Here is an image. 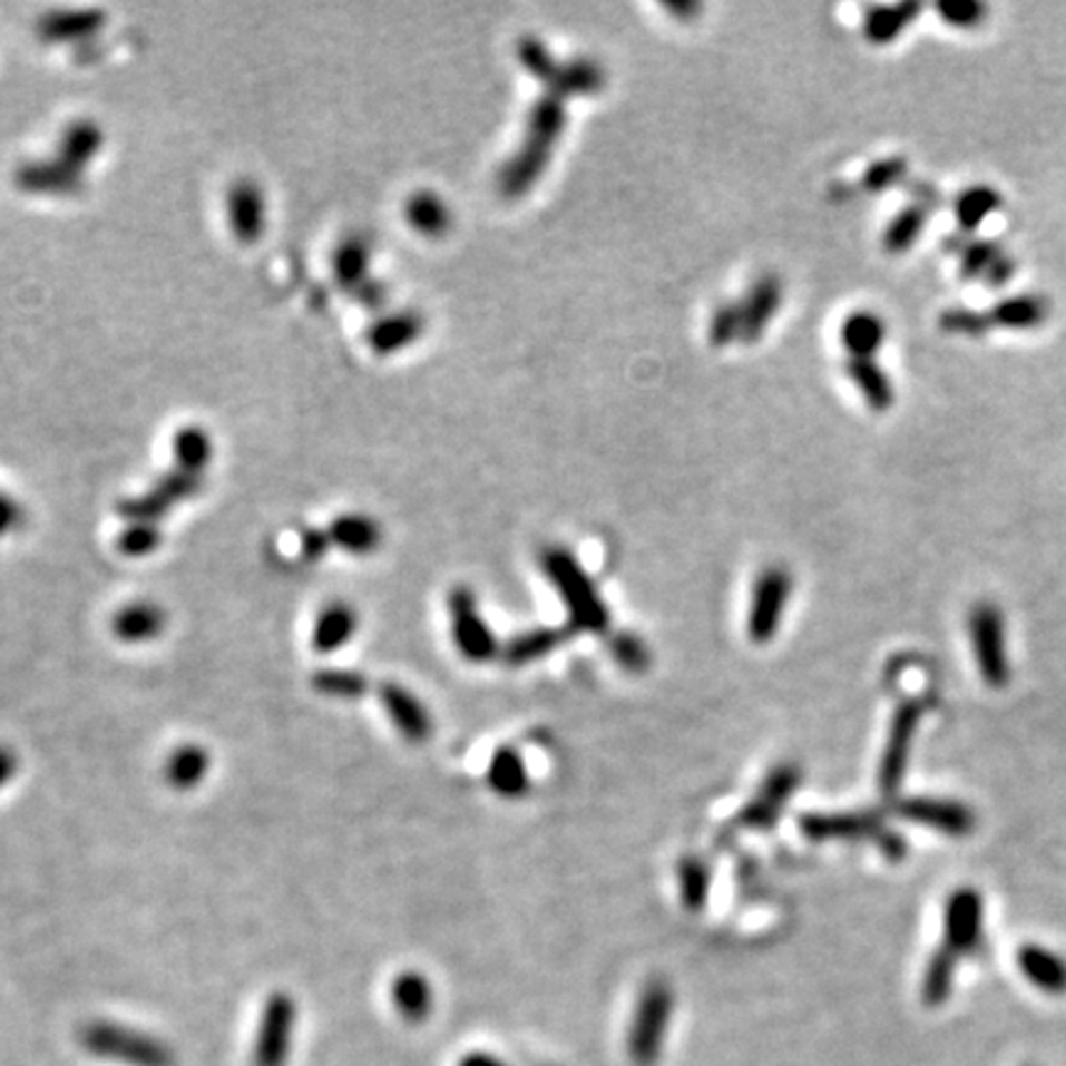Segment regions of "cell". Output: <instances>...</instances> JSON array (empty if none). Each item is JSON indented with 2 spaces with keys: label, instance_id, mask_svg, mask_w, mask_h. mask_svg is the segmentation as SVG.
<instances>
[{
  "label": "cell",
  "instance_id": "cell-35",
  "mask_svg": "<svg viewBox=\"0 0 1066 1066\" xmlns=\"http://www.w3.org/2000/svg\"><path fill=\"white\" fill-rule=\"evenodd\" d=\"M938 326L948 331V334H958L968 339L988 336V331L992 329L988 312H978V309H968V306L946 309V312H941V316H938Z\"/></svg>",
  "mask_w": 1066,
  "mask_h": 1066
},
{
  "label": "cell",
  "instance_id": "cell-46",
  "mask_svg": "<svg viewBox=\"0 0 1066 1066\" xmlns=\"http://www.w3.org/2000/svg\"><path fill=\"white\" fill-rule=\"evenodd\" d=\"M16 771H18L16 753L10 751V749H6V746H0V788L13 781Z\"/></svg>",
  "mask_w": 1066,
  "mask_h": 1066
},
{
  "label": "cell",
  "instance_id": "cell-15",
  "mask_svg": "<svg viewBox=\"0 0 1066 1066\" xmlns=\"http://www.w3.org/2000/svg\"><path fill=\"white\" fill-rule=\"evenodd\" d=\"M783 302V284L775 274H765L759 282L751 286V292L746 296V302L741 304V319H743V331H741V341L755 343L761 336L765 326L771 324L778 309H781Z\"/></svg>",
  "mask_w": 1066,
  "mask_h": 1066
},
{
  "label": "cell",
  "instance_id": "cell-40",
  "mask_svg": "<svg viewBox=\"0 0 1066 1066\" xmlns=\"http://www.w3.org/2000/svg\"><path fill=\"white\" fill-rule=\"evenodd\" d=\"M936 13L941 16V20L948 22L950 28L970 30L980 26L985 16H988V8L978 3V0H946V3L936 6Z\"/></svg>",
  "mask_w": 1066,
  "mask_h": 1066
},
{
  "label": "cell",
  "instance_id": "cell-47",
  "mask_svg": "<svg viewBox=\"0 0 1066 1066\" xmlns=\"http://www.w3.org/2000/svg\"><path fill=\"white\" fill-rule=\"evenodd\" d=\"M664 8L672 10V13L679 16L682 20H690L698 13V3H692V0H672V3H664Z\"/></svg>",
  "mask_w": 1066,
  "mask_h": 1066
},
{
  "label": "cell",
  "instance_id": "cell-36",
  "mask_svg": "<svg viewBox=\"0 0 1066 1066\" xmlns=\"http://www.w3.org/2000/svg\"><path fill=\"white\" fill-rule=\"evenodd\" d=\"M516 55H519V62L524 65V70L548 87V82H551L560 65L551 55V50H548L538 38L526 36L519 40V45H516Z\"/></svg>",
  "mask_w": 1066,
  "mask_h": 1066
},
{
  "label": "cell",
  "instance_id": "cell-11",
  "mask_svg": "<svg viewBox=\"0 0 1066 1066\" xmlns=\"http://www.w3.org/2000/svg\"><path fill=\"white\" fill-rule=\"evenodd\" d=\"M800 832L808 840H877L884 832L877 812H810L800 818Z\"/></svg>",
  "mask_w": 1066,
  "mask_h": 1066
},
{
  "label": "cell",
  "instance_id": "cell-17",
  "mask_svg": "<svg viewBox=\"0 0 1066 1066\" xmlns=\"http://www.w3.org/2000/svg\"><path fill=\"white\" fill-rule=\"evenodd\" d=\"M992 329L1027 331L1037 329L1049 319V302L1039 294H1015L997 302L990 312Z\"/></svg>",
  "mask_w": 1066,
  "mask_h": 1066
},
{
  "label": "cell",
  "instance_id": "cell-31",
  "mask_svg": "<svg viewBox=\"0 0 1066 1066\" xmlns=\"http://www.w3.org/2000/svg\"><path fill=\"white\" fill-rule=\"evenodd\" d=\"M312 686L331 698H361L369 692V679L353 669H321L312 676Z\"/></svg>",
  "mask_w": 1066,
  "mask_h": 1066
},
{
  "label": "cell",
  "instance_id": "cell-33",
  "mask_svg": "<svg viewBox=\"0 0 1066 1066\" xmlns=\"http://www.w3.org/2000/svg\"><path fill=\"white\" fill-rule=\"evenodd\" d=\"M334 538L341 548L351 554H371L373 548L381 544V531L378 526L363 516H351V519H341L334 526Z\"/></svg>",
  "mask_w": 1066,
  "mask_h": 1066
},
{
  "label": "cell",
  "instance_id": "cell-45",
  "mask_svg": "<svg viewBox=\"0 0 1066 1066\" xmlns=\"http://www.w3.org/2000/svg\"><path fill=\"white\" fill-rule=\"evenodd\" d=\"M874 842H877V847L881 850V854H884L887 859H891V862H899V859H903V854H907V842L901 840V834L891 832V830L881 832Z\"/></svg>",
  "mask_w": 1066,
  "mask_h": 1066
},
{
  "label": "cell",
  "instance_id": "cell-29",
  "mask_svg": "<svg viewBox=\"0 0 1066 1066\" xmlns=\"http://www.w3.org/2000/svg\"><path fill=\"white\" fill-rule=\"evenodd\" d=\"M928 213L931 211H926L916 203L897 213V217L887 225L884 237H881V245H884L889 255H901V252H907L916 245V239L921 237L923 227L928 223Z\"/></svg>",
  "mask_w": 1066,
  "mask_h": 1066
},
{
  "label": "cell",
  "instance_id": "cell-48",
  "mask_svg": "<svg viewBox=\"0 0 1066 1066\" xmlns=\"http://www.w3.org/2000/svg\"><path fill=\"white\" fill-rule=\"evenodd\" d=\"M460 1066H507L501 1059L497 1057H491V1054H485V1052H472V1054H467V1057H462Z\"/></svg>",
  "mask_w": 1066,
  "mask_h": 1066
},
{
  "label": "cell",
  "instance_id": "cell-44",
  "mask_svg": "<svg viewBox=\"0 0 1066 1066\" xmlns=\"http://www.w3.org/2000/svg\"><path fill=\"white\" fill-rule=\"evenodd\" d=\"M156 541H158L156 534H151L148 529H134L124 536L121 548L129 556H144L146 551H151Z\"/></svg>",
  "mask_w": 1066,
  "mask_h": 1066
},
{
  "label": "cell",
  "instance_id": "cell-34",
  "mask_svg": "<svg viewBox=\"0 0 1066 1066\" xmlns=\"http://www.w3.org/2000/svg\"><path fill=\"white\" fill-rule=\"evenodd\" d=\"M956 953H950L946 946H941L933 953V958L928 960V970L923 978V997L928 1003H941L943 997L950 992V982H953V970H956Z\"/></svg>",
  "mask_w": 1066,
  "mask_h": 1066
},
{
  "label": "cell",
  "instance_id": "cell-37",
  "mask_svg": "<svg viewBox=\"0 0 1066 1066\" xmlns=\"http://www.w3.org/2000/svg\"><path fill=\"white\" fill-rule=\"evenodd\" d=\"M1003 255V245L995 239H970V245L960 252V280L976 282L982 280L992 262Z\"/></svg>",
  "mask_w": 1066,
  "mask_h": 1066
},
{
  "label": "cell",
  "instance_id": "cell-7",
  "mask_svg": "<svg viewBox=\"0 0 1066 1066\" xmlns=\"http://www.w3.org/2000/svg\"><path fill=\"white\" fill-rule=\"evenodd\" d=\"M923 711H926V702H919V698H909V702H903L897 708V714H893V718H891L887 749H884V755H881V763H879V790L887 798L897 795L903 775H907V765H909V759H911V746H913L916 731H919V721L923 716Z\"/></svg>",
  "mask_w": 1066,
  "mask_h": 1066
},
{
  "label": "cell",
  "instance_id": "cell-2",
  "mask_svg": "<svg viewBox=\"0 0 1066 1066\" xmlns=\"http://www.w3.org/2000/svg\"><path fill=\"white\" fill-rule=\"evenodd\" d=\"M541 568L566 605L570 627L583 633H605L610 615L580 560L566 548L554 546L541 554Z\"/></svg>",
  "mask_w": 1066,
  "mask_h": 1066
},
{
  "label": "cell",
  "instance_id": "cell-25",
  "mask_svg": "<svg viewBox=\"0 0 1066 1066\" xmlns=\"http://www.w3.org/2000/svg\"><path fill=\"white\" fill-rule=\"evenodd\" d=\"M391 997L395 1010L408 1023H422L432 1010V988L426 976L420 972H400L391 985Z\"/></svg>",
  "mask_w": 1066,
  "mask_h": 1066
},
{
  "label": "cell",
  "instance_id": "cell-27",
  "mask_svg": "<svg viewBox=\"0 0 1066 1066\" xmlns=\"http://www.w3.org/2000/svg\"><path fill=\"white\" fill-rule=\"evenodd\" d=\"M1017 960L1025 976L1031 982H1037L1041 990H1049V992L1066 990V962L1059 956H1054L1052 950L1039 948V946H1023Z\"/></svg>",
  "mask_w": 1066,
  "mask_h": 1066
},
{
  "label": "cell",
  "instance_id": "cell-32",
  "mask_svg": "<svg viewBox=\"0 0 1066 1066\" xmlns=\"http://www.w3.org/2000/svg\"><path fill=\"white\" fill-rule=\"evenodd\" d=\"M408 217L412 227H418V231L426 235H442L447 227H450V211H447V205L438 196H430V193L412 196L408 205Z\"/></svg>",
  "mask_w": 1066,
  "mask_h": 1066
},
{
  "label": "cell",
  "instance_id": "cell-12",
  "mask_svg": "<svg viewBox=\"0 0 1066 1066\" xmlns=\"http://www.w3.org/2000/svg\"><path fill=\"white\" fill-rule=\"evenodd\" d=\"M798 783H800L798 765H778L775 771L765 778L761 793L741 810L739 822L749 830L771 828V824L778 820V815H781L785 802L793 798Z\"/></svg>",
  "mask_w": 1066,
  "mask_h": 1066
},
{
  "label": "cell",
  "instance_id": "cell-8",
  "mask_svg": "<svg viewBox=\"0 0 1066 1066\" xmlns=\"http://www.w3.org/2000/svg\"><path fill=\"white\" fill-rule=\"evenodd\" d=\"M296 1019V1005L286 992L267 997L265 1010L260 1017L255 1049H252V1066H284L290 1057L292 1031Z\"/></svg>",
  "mask_w": 1066,
  "mask_h": 1066
},
{
  "label": "cell",
  "instance_id": "cell-41",
  "mask_svg": "<svg viewBox=\"0 0 1066 1066\" xmlns=\"http://www.w3.org/2000/svg\"><path fill=\"white\" fill-rule=\"evenodd\" d=\"M615 662L627 672H645L649 667V649L637 635L620 633L610 639Z\"/></svg>",
  "mask_w": 1066,
  "mask_h": 1066
},
{
  "label": "cell",
  "instance_id": "cell-16",
  "mask_svg": "<svg viewBox=\"0 0 1066 1066\" xmlns=\"http://www.w3.org/2000/svg\"><path fill=\"white\" fill-rule=\"evenodd\" d=\"M166 629V613L154 603H131L124 605L121 610L111 617V633L121 642L129 645H141V642H151Z\"/></svg>",
  "mask_w": 1066,
  "mask_h": 1066
},
{
  "label": "cell",
  "instance_id": "cell-30",
  "mask_svg": "<svg viewBox=\"0 0 1066 1066\" xmlns=\"http://www.w3.org/2000/svg\"><path fill=\"white\" fill-rule=\"evenodd\" d=\"M679 889L686 911H702L708 901L711 874L708 867L696 857H684L679 862Z\"/></svg>",
  "mask_w": 1066,
  "mask_h": 1066
},
{
  "label": "cell",
  "instance_id": "cell-18",
  "mask_svg": "<svg viewBox=\"0 0 1066 1066\" xmlns=\"http://www.w3.org/2000/svg\"><path fill=\"white\" fill-rule=\"evenodd\" d=\"M359 629V615H355L349 603H329L324 610L319 613L312 633V645L321 655H331V652L341 649Z\"/></svg>",
  "mask_w": 1066,
  "mask_h": 1066
},
{
  "label": "cell",
  "instance_id": "cell-4",
  "mask_svg": "<svg viewBox=\"0 0 1066 1066\" xmlns=\"http://www.w3.org/2000/svg\"><path fill=\"white\" fill-rule=\"evenodd\" d=\"M672 1013L674 992L669 985L664 980L647 982L627 1031V1054L635 1066H655L659 1062Z\"/></svg>",
  "mask_w": 1066,
  "mask_h": 1066
},
{
  "label": "cell",
  "instance_id": "cell-1",
  "mask_svg": "<svg viewBox=\"0 0 1066 1066\" xmlns=\"http://www.w3.org/2000/svg\"><path fill=\"white\" fill-rule=\"evenodd\" d=\"M564 99L546 91L541 99H536V105L529 111L524 144L499 174V190L503 193V198H521L524 193H529L536 186V180L541 178L548 160H551L554 148L560 134H564Z\"/></svg>",
  "mask_w": 1066,
  "mask_h": 1066
},
{
  "label": "cell",
  "instance_id": "cell-13",
  "mask_svg": "<svg viewBox=\"0 0 1066 1066\" xmlns=\"http://www.w3.org/2000/svg\"><path fill=\"white\" fill-rule=\"evenodd\" d=\"M897 812L923 828L943 832L948 837H966L976 828L972 810L953 800H933V798H913L899 802Z\"/></svg>",
  "mask_w": 1066,
  "mask_h": 1066
},
{
  "label": "cell",
  "instance_id": "cell-3",
  "mask_svg": "<svg viewBox=\"0 0 1066 1066\" xmlns=\"http://www.w3.org/2000/svg\"><path fill=\"white\" fill-rule=\"evenodd\" d=\"M82 1049L91 1057L121 1062L131 1066H176V1054L166 1041L126 1025L95 1019L79 1031Z\"/></svg>",
  "mask_w": 1066,
  "mask_h": 1066
},
{
  "label": "cell",
  "instance_id": "cell-24",
  "mask_svg": "<svg viewBox=\"0 0 1066 1066\" xmlns=\"http://www.w3.org/2000/svg\"><path fill=\"white\" fill-rule=\"evenodd\" d=\"M487 781L501 798H524L529 793V773H526V763L514 749H499L489 761Z\"/></svg>",
  "mask_w": 1066,
  "mask_h": 1066
},
{
  "label": "cell",
  "instance_id": "cell-38",
  "mask_svg": "<svg viewBox=\"0 0 1066 1066\" xmlns=\"http://www.w3.org/2000/svg\"><path fill=\"white\" fill-rule=\"evenodd\" d=\"M907 174H909V164L901 156L881 158L864 170L862 188L869 193H884L907 180Z\"/></svg>",
  "mask_w": 1066,
  "mask_h": 1066
},
{
  "label": "cell",
  "instance_id": "cell-19",
  "mask_svg": "<svg viewBox=\"0 0 1066 1066\" xmlns=\"http://www.w3.org/2000/svg\"><path fill=\"white\" fill-rule=\"evenodd\" d=\"M884 339L887 324L874 312H854L842 321L840 341L850 359H874Z\"/></svg>",
  "mask_w": 1066,
  "mask_h": 1066
},
{
  "label": "cell",
  "instance_id": "cell-28",
  "mask_svg": "<svg viewBox=\"0 0 1066 1066\" xmlns=\"http://www.w3.org/2000/svg\"><path fill=\"white\" fill-rule=\"evenodd\" d=\"M566 637H568V629H554V627L529 629V633L514 637L501 655L503 659H507V664L521 667V664H529L551 655V652H556L560 645H564Z\"/></svg>",
  "mask_w": 1066,
  "mask_h": 1066
},
{
  "label": "cell",
  "instance_id": "cell-10",
  "mask_svg": "<svg viewBox=\"0 0 1066 1066\" xmlns=\"http://www.w3.org/2000/svg\"><path fill=\"white\" fill-rule=\"evenodd\" d=\"M946 948L956 956L976 953L982 941V899L976 889L962 887L946 901Z\"/></svg>",
  "mask_w": 1066,
  "mask_h": 1066
},
{
  "label": "cell",
  "instance_id": "cell-14",
  "mask_svg": "<svg viewBox=\"0 0 1066 1066\" xmlns=\"http://www.w3.org/2000/svg\"><path fill=\"white\" fill-rule=\"evenodd\" d=\"M381 702L388 718L412 743H426L432 736V718L426 704L395 682L381 684Z\"/></svg>",
  "mask_w": 1066,
  "mask_h": 1066
},
{
  "label": "cell",
  "instance_id": "cell-42",
  "mask_svg": "<svg viewBox=\"0 0 1066 1066\" xmlns=\"http://www.w3.org/2000/svg\"><path fill=\"white\" fill-rule=\"evenodd\" d=\"M420 331V319L418 316H400L391 324H385L381 331V346L383 349H393L400 346V343L410 341L412 336H418Z\"/></svg>",
  "mask_w": 1066,
  "mask_h": 1066
},
{
  "label": "cell",
  "instance_id": "cell-26",
  "mask_svg": "<svg viewBox=\"0 0 1066 1066\" xmlns=\"http://www.w3.org/2000/svg\"><path fill=\"white\" fill-rule=\"evenodd\" d=\"M1000 205L1003 196L992 186H970L960 190L953 203L958 231L972 235L992 213L1000 211Z\"/></svg>",
  "mask_w": 1066,
  "mask_h": 1066
},
{
  "label": "cell",
  "instance_id": "cell-22",
  "mask_svg": "<svg viewBox=\"0 0 1066 1066\" xmlns=\"http://www.w3.org/2000/svg\"><path fill=\"white\" fill-rule=\"evenodd\" d=\"M847 375L852 378V383L859 388V393L864 395L871 410L884 412L893 408L897 391H893V383L887 371L881 369L874 359H850L847 361Z\"/></svg>",
  "mask_w": 1066,
  "mask_h": 1066
},
{
  "label": "cell",
  "instance_id": "cell-21",
  "mask_svg": "<svg viewBox=\"0 0 1066 1066\" xmlns=\"http://www.w3.org/2000/svg\"><path fill=\"white\" fill-rule=\"evenodd\" d=\"M921 3H897V6H874L864 16V38L871 45H889L897 40L911 22L919 18Z\"/></svg>",
  "mask_w": 1066,
  "mask_h": 1066
},
{
  "label": "cell",
  "instance_id": "cell-20",
  "mask_svg": "<svg viewBox=\"0 0 1066 1066\" xmlns=\"http://www.w3.org/2000/svg\"><path fill=\"white\" fill-rule=\"evenodd\" d=\"M605 85V72L598 62L578 57V60L560 62L546 91L566 99V97H586L600 91Z\"/></svg>",
  "mask_w": 1066,
  "mask_h": 1066
},
{
  "label": "cell",
  "instance_id": "cell-23",
  "mask_svg": "<svg viewBox=\"0 0 1066 1066\" xmlns=\"http://www.w3.org/2000/svg\"><path fill=\"white\" fill-rule=\"evenodd\" d=\"M211 771V755L198 743H186L168 755L164 765L166 783L174 790H193Z\"/></svg>",
  "mask_w": 1066,
  "mask_h": 1066
},
{
  "label": "cell",
  "instance_id": "cell-6",
  "mask_svg": "<svg viewBox=\"0 0 1066 1066\" xmlns=\"http://www.w3.org/2000/svg\"><path fill=\"white\" fill-rule=\"evenodd\" d=\"M447 607H450L452 637L460 655L475 664L495 659L499 655L497 637L485 623V617L479 615L475 593L464 586L452 588L450 598H447Z\"/></svg>",
  "mask_w": 1066,
  "mask_h": 1066
},
{
  "label": "cell",
  "instance_id": "cell-43",
  "mask_svg": "<svg viewBox=\"0 0 1066 1066\" xmlns=\"http://www.w3.org/2000/svg\"><path fill=\"white\" fill-rule=\"evenodd\" d=\"M1015 272H1017V262H1015V257L1005 255V252H1003V255L992 262L990 270L985 272L982 284H985V286H990V290H1000V286L1010 284V280L1015 277Z\"/></svg>",
  "mask_w": 1066,
  "mask_h": 1066
},
{
  "label": "cell",
  "instance_id": "cell-9",
  "mask_svg": "<svg viewBox=\"0 0 1066 1066\" xmlns=\"http://www.w3.org/2000/svg\"><path fill=\"white\" fill-rule=\"evenodd\" d=\"M790 590H793V578H790L785 568L773 566L761 573V578L755 580L749 613V637L753 642L763 645V642H771L775 637Z\"/></svg>",
  "mask_w": 1066,
  "mask_h": 1066
},
{
  "label": "cell",
  "instance_id": "cell-39",
  "mask_svg": "<svg viewBox=\"0 0 1066 1066\" xmlns=\"http://www.w3.org/2000/svg\"><path fill=\"white\" fill-rule=\"evenodd\" d=\"M741 304H721L708 321V343L716 349H724L728 343L741 339Z\"/></svg>",
  "mask_w": 1066,
  "mask_h": 1066
},
{
  "label": "cell",
  "instance_id": "cell-5",
  "mask_svg": "<svg viewBox=\"0 0 1066 1066\" xmlns=\"http://www.w3.org/2000/svg\"><path fill=\"white\" fill-rule=\"evenodd\" d=\"M968 627L982 679L990 686H1005L1010 682V659L1005 652V625L1000 610L992 603H978L970 610Z\"/></svg>",
  "mask_w": 1066,
  "mask_h": 1066
}]
</instances>
